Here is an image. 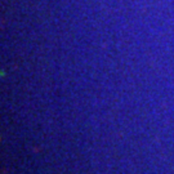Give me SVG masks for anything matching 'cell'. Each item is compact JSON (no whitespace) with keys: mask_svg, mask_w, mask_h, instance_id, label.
Masks as SVG:
<instances>
[]
</instances>
